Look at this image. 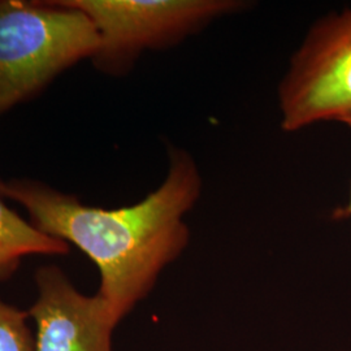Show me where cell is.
Here are the masks:
<instances>
[{
  "label": "cell",
  "instance_id": "obj_7",
  "mask_svg": "<svg viewBox=\"0 0 351 351\" xmlns=\"http://www.w3.org/2000/svg\"><path fill=\"white\" fill-rule=\"evenodd\" d=\"M27 317V311L0 300V351H36V337L26 324Z\"/></svg>",
  "mask_w": 351,
  "mask_h": 351
},
{
  "label": "cell",
  "instance_id": "obj_3",
  "mask_svg": "<svg viewBox=\"0 0 351 351\" xmlns=\"http://www.w3.org/2000/svg\"><path fill=\"white\" fill-rule=\"evenodd\" d=\"M85 13L99 36L93 62L117 75L142 51L175 45L215 19L243 7L239 0H63Z\"/></svg>",
  "mask_w": 351,
  "mask_h": 351
},
{
  "label": "cell",
  "instance_id": "obj_4",
  "mask_svg": "<svg viewBox=\"0 0 351 351\" xmlns=\"http://www.w3.org/2000/svg\"><path fill=\"white\" fill-rule=\"evenodd\" d=\"M278 103L285 132L323 121L351 129V8L310 29L281 81Z\"/></svg>",
  "mask_w": 351,
  "mask_h": 351
},
{
  "label": "cell",
  "instance_id": "obj_2",
  "mask_svg": "<svg viewBox=\"0 0 351 351\" xmlns=\"http://www.w3.org/2000/svg\"><path fill=\"white\" fill-rule=\"evenodd\" d=\"M98 49L93 21L63 0H0V116Z\"/></svg>",
  "mask_w": 351,
  "mask_h": 351
},
{
  "label": "cell",
  "instance_id": "obj_5",
  "mask_svg": "<svg viewBox=\"0 0 351 351\" xmlns=\"http://www.w3.org/2000/svg\"><path fill=\"white\" fill-rule=\"evenodd\" d=\"M37 300L29 317L37 326L36 351H112L117 326L98 294L80 293L55 265L36 274Z\"/></svg>",
  "mask_w": 351,
  "mask_h": 351
},
{
  "label": "cell",
  "instance_id": "obj_1",
  "mask_svg": "<svg viewBox=\"0 0 351 351\" xmlns=\"http://www.w3.org/2000/svg\"><path fill=\"white\" fill-rule=\"evenodd\" d=\"M201 190L198 167L184 151L171 154L159 188L133 206L113 210L91 207L34 180L0 178L1 198L20 203L40 232L75 245L98 267L97 294L117 324L188 246L185 215Z\"/></svg>",
  "mask_w": 351,
  "mask_h": 351
},
{
  "label": "cell",
  "instance_id": "obj_8",
  "mask_svg": "<svg viewBox=\"0 0 351 351\" xmlns=\"http://www.w3.org/2000/svg\"><path fill=\"white\" fill-rule=\"evenodd\" d=\"M333 217L335 219H350L351 217V185H350V197H349V201L348 204L341 207L339 210H336L333 213Z\"/></svg>",
  "mask_w": 351,
  "mask_h": 351
},
{
  "label": "cell",
  "instance_id": "obj_6",
  "mask_svg": "<svg viewBox=\"0 0 351 351\" xmlns=\"http://www.w3.org/2000/svg\"><path fill=\"white\" fill-rule=\"evenodd\" d=\"M69 245L40 232L11 210L0 197V281L8 280L30 255H65Z\"/></svg>",
  "mask_w": 351,
  "mask_h": 351
}]
</instances>
